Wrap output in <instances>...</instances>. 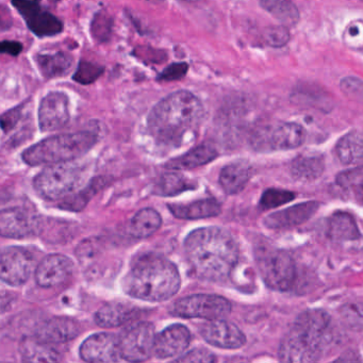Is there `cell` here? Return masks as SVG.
Returning a JSON list of instances; mask_svg holds the SVG:
<instances>
[{
	"label": "cell",
	"mask_w": 363,
	"mask_h": 363,
	"mask_svg": "<svg viewBox=\"0 0 363 363\" xmlns=\"http://www.w3.org/2000/svg\"><path fill=\"white\" fill-rule=\"evenodd\" d=\"M52 3H58L59 0H50Z\"/></svg>",
	"instance_id": "bcb514c9"
},
{
	"label": "cell",
	"mask_w": 363,
	"mask_h": 363,
	"mask_svg": "<svg viewBox=\"0 0 363 363\" xmlns=\"http://www.w3.org/2000/svg\"><path fill=\"white\" fill-rule=\"evenodd\" d=\"M325 160L320 155H301L291 164V175L297 182H311L324 173Z\"/></svg>",
	"instance_id": "d4e9b609"
},
{
	"label": "cell",
	"mask_w": 363,
	"mask_h": 363,
	"mask_svg": "<svg viewBox=\"0 0 363 363\" xmlns=\"http://www.w3.org/2000/svg\"><path fill=\"white\" fill-rule=\"evenodd\" d=\"M33 256L26 248L10 246L0 250V280L9 286L26 284L33 272Z\"/></svg>",
	"instance_id": "7c38bea8"
},
{
	"label": "cell",
	"mask_w": 363,
	"mask_h": 363,
	"mask_svg": "<svg viewBox=\"0 0 363 363\" xmlns=\"http://www.w3.org/2000/svg\"><path fill=\"white\" fill-rule=\"evenodd\" d=\"M218 152L211 144H203L193 148L184 156L178 157L174 160L167 163V167L169 169H191L203 167L213 161L218 157Z\"/></svg>",
	"instance_id": "484cf974"
},
{
	"label": "cell",
	"mask_w": 363,
	"mask_h": 363,
	"mask_svg": "<svg viewBox=\"0 0 363 363\" xmlns=\"http://www.w3.org/2000/svg\"><path fill=\"white\" fill-rule=\"evenodd\" d=\"M335 154L344 165H360L363 158L362 135L359 131H352L344 135L335 147Z\"/></svg>",
	"instance_id": "83f0119b"
},
{
	"label": "cell",
	"mask_w": 363,
	"mask_h": 363,
	"mask_svg": "<svg viewBox=\"0 0 363 363\" xmlns=\"http://www.w3.org/2000/svg\"><path fill=\"white\" fill-rule=\"evenodd\" d=\"M29 30L38 38L55 37L63 31V23L42 5V0H11Z\"/></svg>",
	"instance_id": "30bf717a"
},
{
	"label": "cell",
	"mask_w": 363,
	"mask_h": 363,
	"mask_svg": "<svg viewBox=\"0 0 363 363\" xmlns=\"http://www.w3.org/2000/svg\"><path fill=\"white\" fill-rule=\"evenodd\" d=\"M12 20L11 12L6 6L0 5V31L8 30L11 28Z\"/></svg>",
	"instance_id": "ee69618b"
},
{
	"label": "cell",
	"mask_w": 363,
	"mask_h": 363,
	"mask_svg": "<svg viewBox=\"0 0 363 363\" xmlns=\"http://www.w3.org/2000/svg\"><path fill=\"white\" fill-rule=\"evenodd\" d=\"M21 116H22V107H18L16 108V109L6 112L5 114L0 116V126H1V128H3L6 133L11 130V129H13L16 125L18 124Z\"/></svg>",
	"instance_id": "60d3db41"
},
{
	"label": "cell",
	"mask_w": 363,
	"mask_h": 363,
	"mask_svg": "<svg viewBox=\"0 0 363 363\" xmlns=\"http://www.w3.org/2000/svg\"><path fill=\"white\" fill-rule=\"evenodd\" d=\"M306 131L296 123H280L255 135V147L261 150H291L303 145Z\"/></svg>",
	"instance_id": "8fae6325"
},
{
	"label": "cell",
	"mask_w": 363,
	"mask_h": 363,
	"mask_svg": "<svg viewBox=\"0 0 363 363\" xmlns=\"http://www.w3.org/2000/svg\"><path fill=\"white\" fill-rule=\"evenodd\" d=\"M175 218L180 220H201L220 214L222 207L213 199H203L190 203H171L167 206Z\"/></svg>",
	"instance_id": "44dd1931"
},
{
	"label": "cell",
	"mask_w": 363,
	"mask_h": 363,
	"mask_svg": "<svg viewBox=\"0 0 363 363\" xmlns=\"http://www.w3.org/2000/svg\"><path fill=\"white\" fill-rule=\"evenodd\" d=\"M337 184L345 190H352L358 193L361 196L362 193V169L361 167L357 169L343 172L337 177Z\"/></svg>",
	"instance_id": "d590c367"
},
{
	"label": "cell",
	"mask_w": 363,
	"mask_h": 363,
	"mask_svg": "<svg viewBox=\"0 0 363 363\" xmlns=\"http://www.w3.org/2000/svg\"><path fill=\"white\" fill-rule=\"evenodd\" d=\"M199 333L210 345L224 350H237L246 343L245 335L241 329L223 318L206 323L199 329Z\"/></svg>",
	"instance_id": "2e32d148"
},
{
	"label": "cell",
	"mask_w": 363,
	"mask_h": 363,
	"mask_svg": "<svg viewBox=\"0 0 363 363\" xmlns=\"http://www.w3.org/2000/svg\"><path fill=\"white\" fill-rule=\"evenodd\" d=\"M328 237L335 242L354 241L360 239L356 220L350 214L337 212L328 220Z\"/></svg>",
	"instance_id": "4316f807"
},
{
	"label": "cell",
	"mask_w": 363,
	"mask_h": 363,
	"mask_svg": "<svg viewBox=\"0 0 363 363\" xmlns=\"http://www.w3.org/2000/svg\"><path fill=\"white\" fill-rule=\"evenodd\" d=\"M35 63L42 75L48 79H52L67 76L73 67L74 59L71 55L62 52L39 54L35 57Z\"/></svg>",
	"instance_id": "cb8c5ba5"
},
{
	"label": "cell",
	"mask_w": 363,
	"mask_h": 363,
	"mask_svg": "<svg viewBox=\"0 0 363 363\" xmlns=\"http://www.w3.org/2000/svg\"><path fill=\"white\" fill-rule=\"evenodd\" d=\"M155 340L154 325L147 322L131 325L118 337L121 358L129 362L148 360L154 354Z\"/></svg>",
	"instance_id": "9c48e42d"
},
{
	"label": "cell",
	"mask_w": 363,
	"mask_h": 363,
	"mask_svg": "<svg viewBox=\"0 0 363 363\" xmlns=\"http://www.w3.org/2000/svg\"><path fill=\"white\" fill-rule=\"evenodd\" d=\"M182 279L177 267L169 259L148 254L135 261L124 280L127 294L140 301H167L179 291Z\"/></svg>",
	"instance_id": "3957f363"
},
{
	"label": "cell",
	"mask_w": 363,
	"mask_h": 363,
	"mask_svg": "<svg viewBox=\"0 0 363 363\" xmlns=\"http://www.w3.org/2000/svg\"><path fill=\"white\" fill-rule=\"evenodd\" d=\"M231 303L224 297L212 294H196L178 299L171 308L173 315L182 318H203L213 320L227 318Z\"/></svg>",
	"instance_id": "ba28073f"
},
{
	"label": "cell",
	"mask_w": 363,
	"mask_h": 363,
	"mask_svg": "<svg viewBox=\"0 0 363 363\" xmlns=\"http://www.w3.org/2000/svg\"><path fill=\"white\" fill-rule=\"evenodd\" d=\"M257 264L261 277L269 288L286 291L295 280V263L292 257L284 250L262 248L257 252Z\"/></svg>",
	"instance_id": "52a82bcc"
},
{
	"label": "cell",
	"mask_w": 363,
	"mask_h": 363,
	"mask_svg": "<svg viewBox=\"0 0 363 363\" xmlns=\"http://www.w3.org/2000/svg\"><path fill=\"white\" fill-rule=\"evenodd\" d=\"M341 90L346 96H357L360 99L362 94V82L358 78H345L341 82Z\"/></svg>",
	"instance_id": "ab89813d"
},
{
	"label": "cell",
	"mask_w": 363,
	"mask_h": 363,
	"mask_svg": "<svg viewBox=\"0 0 363 363\" xmlns=\"http://www.w3.org/2000/svg\"><path fill=\"white\" fill-rule=\"evenodd\" d=\"M41 230V218L28 208L13 207L0 211V237L26 239Z\"/></svg>",
	"instance_id": "4fadbf2b"
},
{
	"label": "cell",
	"mask_w": 363,
	"mask_h": 363,
	"mask_svg": "<svg viewBox=\"0 0 363 363\" xmlns=\"http://www.w3.org/2000/svg\"><path fill=\"white\" fill-rule=\"evenodd\" d=\"M21 354L23 360L28 362H58L61 360V354L50 344L44 343L39 340H25L21 345Z\"/></svg>",
	"instance_id": "f546056e"
},
{
	"label": "cell",
	"mask_w": 363,
	"mask_h": 363,
	"mask_svg": "<svg viewBox=\"0 0 363 363\" xmlns=\"http://www.w3.org/2000/svg\"><path fill=\"white\" fill-rule=\"evenodd\" d=\"M96 141V135L90 131L52 135L27 148L22 158L31 167L74 161L86 155Z\"/></svg>",
	"instance_id": "5b68a950"
},
{
	"label": "cell",
	"mask_w": 363,
	"mask_h": 363,
	"mask_svg": "<svg viewBox=\"0 0 363 363\" xmlns=\"http://www.w3.org/2000/svg\"><path fill=\"white\" fill-rule=\"evenodd\" d=\"M189 1H192V0H189Z\"/></svg>",
	"instance_id": "7dc6e473"
},
{
	"label": "cell",
	"mask_w": 363,
	"mask_h": 363,
	"mask_svg": "<svg viewBox=\"0 0 363 363\" xmlns=\"http://www.w3.org/2000/svg\"><path fill=\"white\" fill-rule=\"evenodd\" d=\"M79 354L86 362H116L121 359L118 337L113 333H95L84 340Z\"/></svg>",
	"instance_id": "9a60e30c"
},
{
	"label": "cell",
	"mask_w": 363,
	"mask_h": 363,
	"mask_svg": "<svg viewBox=\"0 0 363 363\" xmlns=\"http://www.w3.org/2000/svg\"><path fill=\"white\" fill-rule=\"evenodd\" d=\"M178 362H214L216 361V356L205 348H196L191 350L188 354H182L179 358L176 359Z\"/></svg>",
	"instance_id": "74e56055"
},
{
	"label": "cell",
	"mask_w": 363,
	"mask_h": 363,
	"mask_svg": "<svg viewBox=\"0 0 363 363\" xmlns=\"http://www.w3.org/2000/svg\"><path fill=\"white\" fill-rule=\"evenodd\" d=\"M74 271V263L63 255H50L38 264L35 281L42 288H55L69 279Z\"/></svg>",
	"instance_id": "e0dca14e"
},
{
	"label": "cell",
	"mask_w": 363,
	"mask_h": 363,
	"mask_svg": "<svg viewBox=\"0 0 363 363\" xmlns=\"http://www.w3.org/2000/svg\"><path fill=\"white\" fill-rule=\"evenodd\" d=\"M252 176V165L246 161L229 163L220 174V184L226 194L241 192Z\"/></svg>",
	"instance_id": "603a6c76"
},
{
	"label": "cell",
	"mask_w": 363,
	"mask_h": 363,
	"mask_svg": "<svg viewBox=\"0 0 363 363\" xmlns=\"http://www.w3.org/2000/svg\"><path fill=\"white\" fill-rule=\"evenodd\" d=\"M184 252L193 273L208 281H220L228 277L239 258L235 238L218 227L192 231L184 241Z\"/></svg>",
	"instance_id": "6da1fadb"
},
{
	"label": "cell",
	"mask_w": 363,
	"mask_h": 363,
	"mask_svg": "<svg viewBox=\"0 0 363 363\" xmlns=\"http://www.w3.org/2000/svg\"><path fill=\"white\" fill-rule=\"evenodd\" d=\"M139 310L127 303H109L95 314V322L103 328H116L133 320Z\"/></svg>",
	"instance_id": "7402d4cb"
},
{
	"label": "cell",
	"mask_w": 363,
	"mask_h": 363,
	"mask_svg": "<svg viewBox=\"0 0 363 363\" xmlns=\"http://www.w3.org/2000/svg\"><path fill=\"white\" fill-rule=\"evenodd\" d=\"M23 45L20 42L0 41V54L16 57L22 52Z\"/></svg>",
	"instance_id": "7bdbcfd3"
},
{
	"label": "cell",
	"mask_w": 363,
	"mask_h": 363,
	"mask_svg": "<svg viewBox=\"0 0 363 363\" xmlns=\"http://www.w3.org/2000/svg\"><path fill=\"white\" fill-rule=\"evenodd\" d=\"M188 65L186 63H174V65L167 67L162 73L159 75L158 79L163 82H174V80H179L186 75L188 72Z\"/></svg>",
	"instance_id": "f35d334b"
},
{
	"label": "cell",
	"mask_w": 363,
	"mask_h": 363,
	"mask_svg": "<svg viewBox=\"0 0 363 363\" xmlns=\"http://www.w3.org/2000/svg\"><path fill=\"white\" fill-rule=\"evenodd\" d=\"M103 184V178L93 179L86 189L80 191L77 194H69L62 199L60 207L63 209L71 210V211H82L89 201L99 192Z\"/></svg>",
	"instance_id": "d6a6232c"
},
{
	"label": "cell",
	"mask_w": 363,
	"mask_h": 363,
	"mask_svg": "<svg viewBox=\"0 0 363 363\" xmlns=\"http://www.w3.org/2000/svg\"><path fill=\"white\" fill-rule=\"evenodd\" d=\"M295 197H296V194L291 191L269 189L261 196L260 207L263 210L275 209L289 201H292Z\"/></svg>",
	"instance_id": "836d02e7"
},
{
	"label": "cell",
	"mask_w": 363,
	"mask_h": 363,
	"mask_svg": "<svg viewBox=\"0 0 363 363\" xmlns=\"http://www.w3.org/2000/svg\"><path fill=\"white\" fill-rule=\"evenodd\" d=\"M80 333L78 322L71 318L56 316L42 323L35 331V339L48 344L67 343Z\"/></svg>",
	"instance_id": "d6986e66"
},
{
	"label": "cell",
	"mask_w": 363,
	"mask_h": 363,
	"mask_svg": "<svg viewBox=\"0 0 363 363\" xmlns=\"http://www.w3.org/2000/svg\"><path fill=\"white\" fill-rule=\"evenodd\" d=\"M84 177V167L73 161L50 164L35 178V189L44 199L58 201L72 194Z\"/></svg>",
	"instance_id": "8992f818"
},
{
	"label": "cell",
	"mask_w": 363,
	"mask_h": 363,
	"mask_svg": "<svg viewBox=\"0 0 363 363\" xmlns=\"http://www.w3.org/2000/svg\"><path fill=\"white\" fill-rule=\"evenodd\" d=\"M161 224L160 214L152 208H145L133 216L129 225V233L135 239H146L157 233Z\"/></svg>",
	"instance_id": "f1b7e54d"
},
{
	"label": "cell",
	"mask_w": 363,
	"mask_h": 363,
	"mask_svg": "<svg viewBox=\"0 0 363 363\" xmlns=\"http://www.w3.org/2000/svg\"><path fill=\"white\" fill-rule=\"evenodd\" d=\"M330 341V316L322 310H309L295 320L278 354L286 362H314L322 358Z\"/></svg>",
	"instance_id": "277c9868"
},
{
	"label": "cell",
	"mask_w": 363,
	"mask_h": 363,
	"mask_svg": "<svg viewBox=\"0 0 363 363\" xmlns=\"http://www.w3.org/2000/svg\"><path fill=\"white\" fill-rule=\"evenodd\" d=\"M260 6L284 26H295L299 21V12L292 0H260Z\"/></svg>",
	"instance_id": "4dcf8cb0"
},
{
	"label": "cell",
	"mask_w": 363,
	"mask_h": 363,
	"mask_svg": "<svg viewBox=\"0 0 363 363\" xmlns=\"http://www.w3.org/2000/svg\"><path fill=\"white\" fill-rule=\"evenodd\" d=\"M203 113L199 97L188 91H178L152 108L148 116V129L157 141L176 145L199 127Z\"/></svg>",
	"instance_id": "7a4b0ae2"
},
{
	"label": "cell",
	"mask_w": 363,
	"mask_h": 363,
	"mask_svg": "<svg viewBox=\"0 0 363 363\" xmlns=\"http://www.w3.org/2000/svg\"><path fill=\"white\" fill-rule=\"evenodd\" d=\"M197 184L179 173L164 174L155 186V193L160 196H175L196 188Z\"/></svg>",
	"instance_id": "1f68e13d"
},
{
	"label": "cell",
	"mask_w": 363,
	"mask_h": 363,
	"mask_svg": "<svg viewBox=\"0 0 363 363\" xmlns=\"http://www.w3.org/2000/svg\"><path fill=\"white\" fill-rule=\"evenodd\" d=\"M14 301H16V297L12 293L0 288V325L5 320L6 315L11 311Z\"/></svg>",
	"instance_id": "b9f144b4"
},
{
	"label": "cell",
	"mask_w": 363,
	"mask_h": 363,
	"mask_svg": "<svg viewBox=\"0 0 363 363\" xmlns=\"http://www.w3.org/2000/svg\"><path fill=\"white\" fill-rule=\"evenodd\" d=\"M69 101L65 93L50 92L42 99L39 107L40 129L45 133L56 131L69 122Z\"/></svg>",
	"instance_id": "5bb4252c"
},
{
	"label": "cell",
	"mask_w": 363,
	"mask_h": 363,
	"mask_svg": "<svg viewBox=\"0 0 363 363\" xmlns=\"http://www.w3.org/2000/svg\"><path fill=\"white\" fill-rule=\"evenodd\" d=\"M267 45L272 48H282L290 40V33L286 26L269 27L263 35Z\"/></svg>",
	"instance_id": "8d00e7d4"
},
{
	"label": "cell",
	"mask_w": 363,
	"mask_h": 363,
	"mask_svg": "<svg viewBox=\"0 0 363 363\" xmlns=\"http://www.w3.org/2000/svg\"><path fill=\"white\" fill-rule=\"evenodd\" d=\"M104 67L88 61H80L73 79L80 84H91L101 77Z\"/></svg>",
	"instance_id": "e575fe53"
},
{
	"label": "cell",
	"mask_w": 363,
	"mask_h": 363,
	"mask_svg": "<svg viewBox=\"0 0 363 363\" xmlns=\"http://www.w3.org/2000/svg\"><path fill=\"white\" fill-rule=\"evenodd\" d=\"M320 203L318 201H307L292 206L288 209L274 212L265 218L264 225L271 229H286L298 226L307 222L318 211Z\"/></svg>",
	"instance_id": "ffe728a7"
},
{
	"label": "cell",
	"mask_w": 363,
	"mask_h": 363,
	"mask_svg": "<svg viewBox=\"0 0 363 363\" xmlns=\"http://www.w3.org/2000/svg\"><path fill=\"white\" fill-rule=\"evenodd\" d=\"M147 1L152 4H160L162 3V1H164V0H147Z\"/></svg>",
	"instance_id": "f6af8a7d"
},
{
	"label": "cell",
	"mask_w": 363,
	"mask_h": 363,
	"mask_svg": "<svg viewBox=\"0 0 363 363\" xmlns=\"http://www.w3.org/2000/svg\"><path fill=\"white\" fill-rule=\"evenodd\" d=\"M190 342V330L186 326L171 325L156 335L154 354L160 359L174 358L184 354Z\"/></svg>",
	"instance_id": "ac0fdd59"
}]
</instances>
